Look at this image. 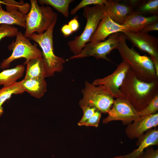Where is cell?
<instances>
[{
    "mask_svg": "<svg viewBox=\"0 0 158 158\" xmlns=\"http://www.w3.org/2000/svg\"><path fill=\"white\" fill-rule=\"evenodd\" d=\"M128 31L126 26L116 23L105 12L89 42L96 44L105 40L108 37L113 33L118 32L123 33Z\"/></svg>",
    "mask_w": 158,
    "mask_h": 158,
    "instance_id": "cell-12",
    "label": "cell"
},
{
    "mask_svg": "<svg viewBox=\"0 0 158 158\" xmlns=\"http://www.w3.org/2000/svg\"><path fill=\"white\" fill-rule=\"evenodd\" d=\"M30 7L26 15L25 30L24 35L29 38L35 32L41 34L47 31L57 22V14L50 6H39L37 0H31Z\"/></svg>",
    "mask_w": 158,
    "mask_h": 158,
    "instance_id": "cell-3",
    "label": "cell"
},
{
    "mask_svg": "<svg viewBox=\"0 0 158 158\" xmlns=\"http://www.w3.org/2000/svg\"><path fill=\"white\" fill-rule=\"evenodd\" d=\"M80 107L83 110V114L82 118L78 123L80 126H82L83 123L89 119L97 110L95 108L87 106Z\"/></svg>",
    "mask_w": 158,
    "mask_h": 158,
    "instance_id": "cell-28",
    "label": "cell"
},
{
    "mask_svg": "<svg viewBox=\"0 0 158 158\" xmlns=\"http://www.w3.org/2000/svg\"></svg>",
    "mask_w": 158,
    "mask_h": 158,
    "instance_id": "cell-36",
    "label": "cell"
},
{
    "mask_svg": "<svg viewBox=\"0 0 158 158\" xmlns=\"http://www.w3.org/2000/svg\"><path fill=\"white\" fill-rule=\"evenodd\" d=\"M26 14L18 11H5L0 3V25H16L25 28Z\"/></svg>",
    "mask_w": 158,
    "mask_h": 158,
    "instance_id": "cell-18",
    "label": "cell"
},
{
    "mask_svg": "<svg viewBox=\"0 0 158 158\" xmlns=\"http://www.w3.org/2000/svg\"><path fill=\"white\" fill-rule=\"evenodd\" d=\"M25 92L20 81L7 86H4L0 89V117L3 115L4 110L2 105L13 95L20 94Z\"/></svg>",
    "mask_w": 158,
    "mask_h": 158,
    "instance_id": "cell-21",
    "label": "cell"
},
{
    "mask_svg": "<svg viewBox=\"0 0 158 158\" xmlns=\"http://www.w3.org/2000/svg\"><path fill=\"white\" fill-rule=\"evenodd\" d=\"M157 22H158V15L145 16L133 12L127 17L123 25L128 28V31H138L148 24Z\"/></svg>",
    "mask_w": 158,
    "mask_h": 158,
    "instance_id": "cell-16",
    "label": "cell"
},
{
    "mask_svg": "<svg viewBox=\"0 0 158 158\" xmlns=\"http://www.w3.org/2000/svg\"><path fill=\"white\" fill-rule=\"evenodd\" d=\"M83 16L87 19L84 29L81 34L74 40L69 41L68 45L74 55L79 54L95 31L105 12L104 5L87 6L83 8Z\"/></svg>",
    "mask_w": 158,
    "mask_h": 158,
    "instance_id": "cell-5",
    "label": "cell"
},
{
    "mask_svg": "<svg viewBox=\"0 0 158 158\" xmlns=\"http://www.w3.org/2000/svg\"><path fill=\"white\" fill-rule=\"evenodd\" d=\"M18 32L17 28L12 25H0V41L5 37H12L16 36Z\"/></svg>",
    "mask_w": 158,
    "mask_h": 158,
    "instance_id": "cell-26",
    "label": "cell"
},
{
    "mask_svg": "<svg viewBox=\"0 0 158 158\" xmlns=\"http://www.w3.org/2000/svg\"><path fill=\"white\" fill-rule=\"evenodd\" d=\"M122 33L121 32L113 33L109 36L106 40L96 44L87 43L79 54L71 56L67 60L93 56L97 59H102L112 62L107 55L113 50L117 49Z\"/></svg>",
    "mask_w": 158,
    "mask_h": 158,
    "instance_id": "cell-8",
    "label": "cell"
},
{
    "mask_svg": "<svg viewBox=\"0 0 158 158\" xmlns=\"http://www.w3.org/2000/svg\"><path fill=\"white\" fill-rule=\"evenodd\" d=\"M158 22L148 24L144 27L141 30L146 33L150 31H158Z\"/></svg>",
    "mask_w": 158,
    "mask_h": 158,
    "instance_id": "cell-31",
    "label": "cell"
},
{
    "mask_svg": "<svg viewBox=\"0 0 158 158\" xmlns=\"http://www.w3.org/2000/svg\"><path fill=\"white\" fill-rule=\"evenodd\" d=\"M130 68L129 64L122 61L117 65L116 69L112 73L104 78L95 79L92 84L95 85L104 86L114 97L126 99L120 89Z\"/></svg>",
    "mask_w": 158,
    "mask_h": 158,
    "instance_id": "cell-9",
    "label": "cell"
},
{
    "mask_svg": "<svg viewBox=\"0 0 158 158\" xmlns=\"http://www.w3.org/2000/svg\"><path fill=\"white\" fill-rule=\"evenodd\" d=\"M69 25L72 30L73 32L76 31L79 28V23L77 19V17H74L68 22Z\"/></svg>",
    "mask_w": 158,
    "mask_h": 158,
    "instance_id": "cell-32",
    "label": "cell"
},
{
    "mask_svg": "<svg viewBox=\"0 0 158 158\" xmlns=\"http://www.w3.org/2000/svg\"><path fill=\"white\" fill-rule=\"evenodd\" d=\"M25 69L24 65H17L14 68L4 70L0 73V85H11L23 75Z\"/></svg>",
    "mask_w": 158,
    "mask_h": 158,
    "instance_id": "cell-20",
    "label": "cell"
},
{
    "mask_svg": "<svg viewBox=\"0 0 158 158\" xmlns=\"http://www.w3.org/2000/svg\"><path fill=\"white\" fill-rule=\"evenodd\" d=\"M123 33L117 49L123 61L128 63L137 77L141 80L151 82L158 81L154 64L150 57L141 55L133 46L129 47Z\"/></svg>",
    "mask_w": 158,
    "mask_h": 158,
    "instance_id": "cell-2",
    "label": "cell"
},
{
    "mask_svg": "<svg viewBox=\"0 0 158 158\" xmlns=\"http://www.w3.org/2000/svg\"><path fill=\"white\" fill-rule=\"evenodd\" d=\"M126 40L142 51L148 53L152 60L158 61V37L141 30L123 33Z\"/></svg>",
    "mask_w": 158,
    "mask_h": 158,
    "instance_id": "cell-11",
    "label": "cell"
},
{
    "mask_svg": "<svg viewBox=\"0 0 158 158\" xmlns=\"http://www.w3.org/2000/svg\"><path fill=\"white\" fill-rule=\"evenodd\" d=\"M120 90L126 99L139 111L144 109L158 93V81L151 82L142 81L130 68Z\"/></svg>",
    "mask_w": 158,
    "mask_h": 158,
    "instance_id": "cell-1",
    "label": "cell"
},
{
    "mask_svg": "<svg viewBox=\"0 0 158 158\" xmlns=\"http://www.w3.org/2000/svg\"><path fill=\"white\" fill-rule=\"evenodd\" d=\"M0 3L4 4V0L1 1L0 0Z\"/></svg>",
    "mask_w": 158,
    "mask_h": 158,
    "instance_id": "cell-35",
    "label": "cell"
},
{
    "mask_svg": "<svg viewBox=\"0 0 158 158\" xmlns=\"http://www.w3.org/2000/svg\"><path fill=\"white\" fill-rule=\"evenodd\" d=\"M101 116V112L97 110L92 116L83 123L82 126L85 125L87 126H93L97 127Z\"/></svg>",
    "mask_w": 158,
    "mask_h": 158,
    "instance_id": "cell-29",
    "label": "cell"
},
{
    "mask_svg": "<svg viewBox=\"0 0 158 158\" xmlns=\"http://www.w3.org/2000/svg\"><path fill=\"white\" fill-rule=\"evenodd\" d=\"M158 125V113L140 116L127 125L125 133L131 139L138 138L148 130Z\"/></svg>",
    "mask_w": 158,
    "mask_h": 158,
    "instance_id": "cell-13",
    "label": "cell"
},
{
    "mask_svg": "<svg viewBox=\"0 0 158 158\" xmlns=\"http://www.w3.org/2000/svg\"><path fill=\"white\" fill-rule=\"evenodd\" d=\"M74 1V0H39L38 2L41 5H47L52 6L64 17L68 18L69 15V5Z\"/></svg>",
    "mask_w": 158,
    "mask_h": 158,
    "instance_id": "cell-23",
    "label": "cell"
},
{
    "mask_svg": "<svg viewBox=\"0 0 158 158\" xmlns=\"http://www.w3.org/2000/svg\"><path fill=\"white\" fill-rule=\"evenodd\" d=\"M107 113L108 116L102 121L104 124L112 121H120L123 125H128L140 117L138 111L126 99L116 98L112 107Z\"/></svg>",
    "mask_w": 158,
    "mask_h": 158,
    "instance_id": "cell-10",
    "label": "cell"
},
{
    "mask_svg": "<svg viewBox=\"0 0 158 158\" xmlns=\"http://www.w3.org/2000/svg\"><path fill=\"white\" fill-rule=\"evenodd\" d=\"M26 73L24 79L43 78L47 77L43 57L31 60L26 64Z\"/></svg>",
    "mask_w": 158,
    "mask_h": 158,
    "instance_id": "cell-19",
    "label": "cell"
},
{
    "mask_svg": "<svg viewBox=\"0 0 158 158\" xmlns=\"http://www.w3.org/2000/svg\"><path fill=\"white\" fill-rule=\"evenodd\" d=\"M56 23L43 33H34L29 37V39L37 43L42 49L47 77L53 76L56 72H62L66 62L64 58L56 56L54 52L53 32Z\"/></svg>",
    "mask_w": 158,
    "mask_h": 158,
    "instance_id": "cell-4",
    "label": "cell"
},
{
    "mask_svg": "<svg viewBox=\"0 0 158 158\" xmlns=\"http://www.w3.org/2000/svg\"><path fill=\"white\" fill-rule=\"evenodd\" d=\"M16 39L8 46V49L12 51L11 55L3 60L0 64V68L4 69L9 67L10 63L17 59L24 58L25 64L31 60L42 57V51L37 47L36 44H32L30 40L21 32L16 34Z\"/></svg>",
    "mask_w": 158,
    "mask_h": 158,
    "instance_id": "cell-7",
    "label": "cell"
},
{
    "mask_svg": "<svg viewBox=\"0 0 158 158\" xmlns=\"http://www.w3.org/2000/svg\"><path fill=\"white\" fill-rule=\"evenodd\" d=\"M61 31L65 37L69 36L73 32L68 24H65L62 27Z\"/></svg>",
    "mask_w": 158,
    "mask_h": 158,
    "instance_id": "cell-33",
    "label": "cell"
},
{
    "mask_svg": "<svg viewBox=\"0 0 158 158\" xmlns=\"http://www.w3.org/2000/svg\"><path fill=\"white\" fill-rule=\"evenodd\" d=\"M133 13L148 16L158 15V0H143Z\"/></svg>",
    "mask_w": 158,
    "mask_h": 158,
    "instance_id": "cell-22",
    "label": "cell"
},
{
    "mask_svg": "<svg viewBox=\"0 0 158 158\" xmlns=\"http://www.w3.org/2000/svg\"><path fill=\"white\" fill-rule=\"evenodd\" d=\"M20 83L25 92L37 98L41 97L47 91V84L44 79H24Z\"/></svg>",
    "mask_w": 158,
    "mask_h": 158,
    "instance_id": "cell-17",
    "label": "cell"
},
{
    "mask_svg": "<svg viewBox=\"0 0 158 158\" xmlns=\"http://www.w3.org/2000/svg\"><path fill=\"white\" fill-rule=\"evenodd\" d=\"M133 9L134 11L141 3L143 0H125Z\"/></svg>",
    "mask_w": 158,
    "mask_h": 158,
    "instance_id": "cell-34",
    "label": "cell"
},
{
    "mask_svg": "<svg viewBox=\"0 0 158 158\" xmlns=\"http://www.w3.org/2000/svg\"><path fill=\"white\" fill-rule=\"evenodd\" d=\"M158 110V93L151 100L142 110L138 111L140 116L155 114Z\"/></svg>",
    "mask_w": 158,
    "mask_h": 158,
    "instance_id": "cell-25",
    "label": "cell"
},
{
    "mask_svg": "<svg viewBox=\"0 0 158 158\" xmlns=\"http://www.w3.org/2000/svg\"><path fill=\"white\" fill-rule=\"evenodd\" d=\"M105 12L116 23L123 25L134 9L125 1L109 0L104 5Z\"/></svg>",
    "mask_w": 158,
    "mask_h": 158,
    "instance_id": "cell-14",
    "label": "cell"
},
{
    "mask_svg": "<svg viewBox=\"0 0 158 158\" xmlns=\"http://www.w3.org/2000/svg\"><path fill=\"white\" fill-rule=\"evenodd\" d=\"M7 11L12 10L18 11L25 14L29 12L30 5L28 3H25L23 1L18 2L14 0H4Z\"/></svg>",
    "mask_w": 158,
    "mask_h": 158,
    "instance_id": "cell-24",
    "label": "cell"
},
{
    "mask_svg": "<svg viewBox=\"0 0 158 158\" xmlns=\"http://www.w3.org/2000/svg\"><path fill=\"white\" fill-rule=\"evenodd\" d=\"M107 0H83L76 6L71 11L70 13L73 15L80 9L89 5L93 4L95 5H104L107 2Z\"/></svg>",
    "mask_w": 158,
    "mask_h": 158,
    "instance_id": "cell-27",
    "label": "cell"
},
{
    "mask_svg": "<svg viewBox=\"0 0 158 158\" xmlns=\"http://www.w3.org/2000/svg\"><path fill=\"white\" fill-rule=\"evenodd\" d=\"M158 145V129H150L138 138L136 149L126 154L114 157L113 158H137L144 150L151 146Z\"/></svg>",
    "mask_w": 158,
    "mask_h": 158,
    "instance_id": "cell-15",
    "label": "cell"
},
{
    "mask_svg": "<svg viewBox=\"0 0 158 158\" xmlns=\"http://www.w3.org/2000/svg\"><path fill=\"white\" fill-rule=\"evenodd\" d=\"M81 92L83 97L79 104L80 107L87 106L95 108L101 113H107L113 105L114 97L102 85H95L87 81Z\"/></svg>",
    "mask_w": 158,
    "mask_h": 158,
    "instance_id": "cell-6",
    "label": "cell"
},
{
    "mask_svg": "<svg viewBox=\"0 0 158 158\" xmlns=\"http://www.w3.org/2000/svg\"><path fill=\"white\" fill-rule=\"evenodd\" d=\"M137 158H158V150L150 147Z\"/></svg>",
    "mask_w": 158,
    "mask_h": 158,
    "instance_id": "cell-30",
    "label": "cell"
}]
</instances>
